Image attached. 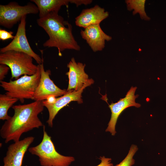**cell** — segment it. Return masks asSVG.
Masks as SVG:
<instances>
[{
    "instance_id": "ffe728a7",
    "label": "cell",
    "mask_w": 166,
    "mask_h": 166,
    "mask_svg": "<svg viewBox=\"0 0 166 166\" xmlns=\"http://www.w3.org/2000/svg\"><path fill=\"white\" fill-rule=\"evenodd\" d=\"M10 68L6 65L3 64L0 65V80L2 81L7 74Z\"/></svg>"
},
{
    "instance_id": "4fadbf2b",
    "label": "cell",
    "mask_w": 166,
    "mask_h": 166,
    "mask_svg": "<svg viewBox=\"0 0 166 166\" xmlns=\"http://www.w3.org/2000/svg\"><path fill=\"white\" fill-rule=\"evenodd\" d=\"M85 64L77 62L73 57L68 64L69 71L66 73L69 78L67 91L80 89L89 81L88 76L84 70Z\"/></svg>"
},
{
    "instance_id": "44dd1931",
    "label": "cell",
    "mask_w": 166,
    "mask_h": 166,
    "mask_svg": "<svg viewBox=\"0 0 166 166\" xmlns=\"http://www.w3.org/2000/svg\"><path fill=\"white\" fill-rule=\"evenodd\" d=\"M101 163L96 166H113L111 158L106 157L105 156L100 157Z\"/></svg>"
},
{
    "instance_id": "e0dca14e",
    "label": "cell",
    "mask_w": 166,
    "mask_h": 166,
    "mask_svg": "<svg viewBox=\"0 0 166 166\" xmlns=\"http://www.w3.org/2000/svg\"><path fill=\"white\" fill-rule=\"evenodd\" d=\"M125 2L128 10H134L133 12V14L139 13L141 19L146 20L150 19L145 11V0H126Z\"/></svg>"
},
{
    "instance_id": "7a4b0ae2",
    "label": "cell",
    "mask_w": 166,
    "mask_h": 166,
    "mask_svg": "<svg viewBox=\"0 0 166 166\" xmlns=\"http://www.w3.org/2000/svg\"><path fill=\"white\" fill-rule=\"evenodd\" d=\"M37 22L49 36V39L43 43V46L56 48L60 56L65 49L80 50V47L73 34L71 25L58 12H51L39 18Z\"/></svg>"
},
{
    "instance_id": "ac0fdd59",
    "label": "cell",
    "mask_w": 166,
    "mask_h": 166,
    "mask_svg": "<svg viewBox=\"0 0 166 166\" xmlns=\"http://www.w3.org/2000/svg\"><path fill=\"white\" fill-rule=\"evenodd\" d=\"M138 148L137 146L132 144L130 148L128 153L124 159L119 164L115 166H132L135 163L133 157Z\"/></svg>"
},
{
    "instance_id": "3957f363",
    "label": "cell",
    "mask_w": 166,
    "mask_h": 166,
    "mask_svg": "<svg viewBox=\"0 0 166 166\" xmlns=\"http://www.w3.org/2000/svg\"><path fill=\"white\" fill-rule=\"evenodd\" d=\"M43 128V137L41 142L37 145L29 148V152L39 157L42 166H69L75 160L74 157L63 156L57 152L51 137L45 130L44 125Z\"/></svg>"
},
{
    "instance_id": "8fae6325",
    "label": "cell",
    "mask_w": 166,
    "mask_h": 166,
    "mask_svg": "<svg viewBox=\"0 0 166 166\" xmlns=\"http://www.w3.org/2000/svg\"><path fill=\"white\" fill-rule=\"evenodd\" d=\"M34 139L27 137L10 144L3 159V166H22L24 155Z\"/></svg>"
},
{
    "instance_id": "ba28073f",
    "label": "cell",
    "mask_w": 166,
    "mask_h": 166,
    "mask_svg": "<svg viewBox=\"0 0 166 166\" xmlns=\"http://www.w3.org/2000/svg\"><path fill=\"white\" fill-rule=\"evenodd\" d=\"M94 82L92 79H89L88 81L79 90H71L68 91L65 94L56 98V101L53 104H49L45 100L42 101L44 107L47 109L49 113V118L46 121L48 125L52 128L53 121L59 111L72 101H77L79 103L83 102L81 93L83 90L87 87L91 85Z\"/></svg>"
},
{
    "instance_id": "277c9868",
    "label": "cell",
    "mask_w": 166,
    "mask_h": 166,
    "mask_svg": "<svg viewBox=\"0 0 166 166\" xmlns=\"http://www.w3.org/2000/svg\"><path fill=\"white\" fill-rule=\"evenodd\" d=\"M38 66L37 72L34 75H24L8 82L0 81V86L6 91L5 94L18 99L22 103L24 102L25 99L32 100L40 79V66L39 65Z\"/></svg>"
},
{
    "instance_id": "7402d4cb",
    "label": "cell",
    "mask_w": 166,
    "mask_h": 166,
    "mask_svg": "<svg viewBox=\"0 0 166 166\" xmlns=\"http://www.w3.org/2000/svg\"><path fill=\"white\" fill-rule=\"evenodd\" d=\"M56 98L54 95H50L48 97L45 101L49 104H53L56 101Z\"/></svg>"
},
{
    "instance_id": "8992f818",
    "label": "cell",
    "mask_w": 166,
    "mask_h": 166,
    "mask_svg": "<svg viewBox=\"0 0 166 166\" xmlns=\"http://www.w3.org/2000/svg\"><path fill=\"white\" fill-rule=\"evenodd\" d=\"M39 13L36 5L31 3L22 6L15 2H11L6 5H0V25L10 29L21 20L23 17L29 14Z\"/></svg>"
},
{
    "instance_id": "9c48e42d",
    "label": "cell",
    "mask_w": 166,
    "mask_h": 166,
    "mask_svg": "<svg viewBox=\"0 0 166 166\" xmlns=\"http://www.w3.org/2000/svg\"><path fill=\"white\" fill-rule=\"evenodd\" d=\"M136 87L132 86L127 92L125 97L121 98L117 102L112 103L109 105L111 112V118L108 124L105 131L109 132L113 136L115 135L116 124L118 118L121 113L126 108L131 106L139 108L141 106L140 104L137 103L135 100L139 96L135 94L137 89Z\"/></svg>"
},
{
    "instance_id": "52a82bcc",
    "label": "cell",
    "mask_w": 166,
    "mask_h": 166,
    "mask_svg": "<svg viewBox=\"0 0 166 166\" xmlns=\"http://www.w3.org/2000/svg\"><path fill=\"white\" fill-rule=\"evenodd\" d=\"M26 16L23 17L14 38L9 44L0 49V53L9 50L23 52L31 56L40 65L43 62V59L34 51L29 44L26 34Z\"/></svg>"
},
{
    "instance_id": "2e32d148",
    "label": "cell",
    "mask_w": 166,
    "mask_h": 166,
    "mask_svg": "<svg viewBox=\"0 0 166 166\" xmlns=\"http://www.w3.org/2000/svg\"><path fill=\"white\" fill-rule=\"evenodd\" d=\"M18 100L10 97L6 94L0 95V119L7 120L11 117L8 115V111L10 108Z\"/></svg>"
},
{
    "instance_id": "6da1fadb",
    "label": "cell",
    "mask_w": 166,
    "mask_h": 166,
    "mask_svg": "<svg viewBox=\"0 0 166 166\" xmlns=\"http://www.w3.org/2000/svg\"><path fill=\"white\" fill-rule=\"evenodd\" d=\"M12 108L14 115L5 121L0 130V136L6 143L11 140L18 141L23 133L43 126L38 117L44 110L42 101L15 105Z\"/></svg>"
},
{
    "instance_id": "d6986e66",
    "label": "cell",
    "mask_w": 166,
    "mask_h": 166,
    "mask_svg": "<svg viewBox=\"0 0 166 166\" xmlns=\"http://www.w3.org/2000/svg\"><path fill=\"white\" fill-rule=\"evenodd\" d=\"M13 32L12 31H8L4 29L0 30V39L4 41L8 39H13L15 36L13 35Z\"/></svg>"
},
{
    "instance_id": "5b68a950",
    "label": "cell",
    "mask_w": 166,
    "mask_h": 166,
    "mask_svg": "<svg viewBox=\"0 0 166 166\" xmlns=\"http://www.w3.org/2000/svg\"><path fill=\"white\" fill-rule=\"evenodd\" d=\"M33 58L24 53L9 50L0 53V64H5L10 68L11 79H17L22 75L35 74L38 66L33 62Z\"/></svg>"
},
{
    "instance_id": "30bf717a",
    "label": "cell",
    "mask_w": 166,
    "mask_h": 166,
    "mask_svg": "<svg viewBox=\"0 0 166 166\" xmlns=\"http://www.w3.org/2000/svg\"><path fill=\"white\" fill-rule=\"evenodd\" d=\"M40 66L41 77L38 85L32 100L35 101H41L46 100L50 95H54L56 97L63 95L68 91L62 89L57 86L50 79L49 70H45L43 62Z\"/></svg>"
},
{
    "instance_id": "7c38bea8",
    "label": "cell",
    "mask_w": 166,
    "mask_h": 166,
    "mask_svg": "<svg viewBox=\"0 0 166 166\" xmlns=\"http://www.w3.org/2000/svg\"><path fill=\"white\" fill-rule=\"evenodd\" d=\"M80 33L82 38L94 52L102 50L105 47V41L112 39L103 31L100 24L90 25L81 30Z\"/></svg>"
},
{
    "instance_id": "9a60e30c",
    "label": "cell",
    "mask_w": 166,
    "mask_h": 166,
    "mask_svg": "<svg viewBox=\"0 0 166 166\" xmlns=\"http://www.w3.org/2000/svg\"><path fill=\"white\" fill-rule=\"evenodd\" d=\"M38 8L39 18L53 12H58L61 7H68L71 0H32Z\"/></svg>"
},
{
    "instance_id": "5bb4252c",
    "label": "cell",
    "mask_w": 166,
    "mask_h": 166,
    "mask_svg": "<svg viewBox=\"0 0 166 166\" xmlns=\"http://www.w3.org/2000/svg\"><path fill=\"white\" fill-rule=\"evenodd\" d=\"M109 13L98 5L93 7L84 9L75 18L76 25L80 27L85 28L93 25L100 24L107 18Z\"/></svg>"
}]
</instances>
